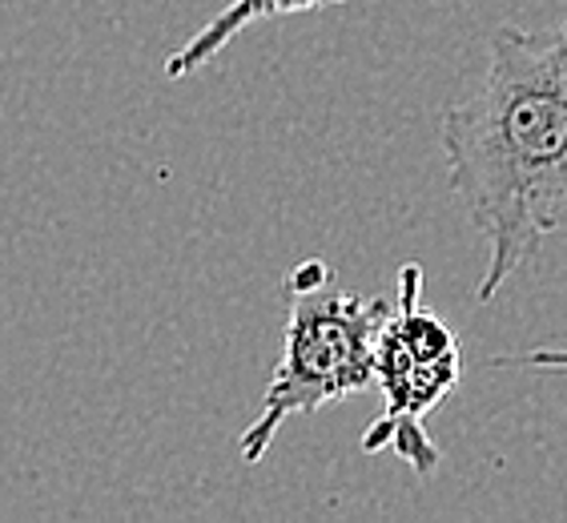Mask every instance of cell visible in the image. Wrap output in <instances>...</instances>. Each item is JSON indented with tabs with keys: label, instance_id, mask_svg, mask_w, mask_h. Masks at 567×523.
<instances>
[{
	"label": "cell",
	"instance_id": "obj_5",
	"mask_svg": "<svg viewBox=\"0 0 567 523\" xmlns=\"http://www.w3.org/2000/svg\"><path fill=\"white\" fill-rule=\"evenodd\" d=\"M495 367H535V371H567V350L539 347V350H527V355H519V359H495Z\"/></svg>",
	"mask_w": 567,
	"mask_h": 523
},
{
	"label": "cell",
	"instance_id": "obj_1",
	"mask_svg": "<svg viewBox=\"0 0 567 523\" xmlns=\"http://www.w3.org/2000/svg\"><path fill=\"white\" fill-rule=\"evenodd\" d=\"M455 206L487 238L475 298L492 302L567 234V17L547 33L499 24L487 69L439 117Z\"/></svg>",
	"mask_w": 567,
	"mask_h": 523
},
{
	"label": "cell",
	"instance_id": "obj_2",
	"mask_svg": "<svg viewBox=\"0 0 567 523\" xmlns=\"http://www.w3.org/2000/svg\"><path fill=\"white\" fill-rule=\"evenodd\" d=\"M282 359L266 387L262 411L238 439L246 463H262L274 435L295 414H315L374 382V342L391 315V298L342 290L322 258L298 262L286 274Z\"/></svg>",
	"mask_w": 567,
	"mask_h": 523
},
{
	"label": "cell",
	"instance_id": "obj_3",
	"mask_svg": "<svg viewBox=\"0 0 567 523\" xmlns=\"http://www.w3.org/2000/svg\"><path fill=\"white\" fill-rule=\"evenodd\" d=\"M463 379V347L455 330L423 306V270L406 262L399 270L391 315L374 342V382L382 387V414L362 435V451L379 455L391 448L415 475L439 468V448L423 419L435 411Z\"/></svg>",
	"mask_w": 567,
	"mask_h": 523
},
{
	"label": "cell",
	"instance_id": "obj_4",
	"mask_svg": "<svg viewBox=\"0 0 567 523\" xmlns=\"http://www.w3.org/2000/svg\"><path fill=\"white\" fill-rule=\"evenodd\" d=\"M330 4H347V0H229L226 9L214 17L209 24H202L169 61H165V76L182 81V76L206 69L214 57L226 49L238 33H246L250 24L278 21V17H298V12L330 9Z\"/></svg>",
	"mask_w": 567,
	"mask_h": 523
}]
</instances>
